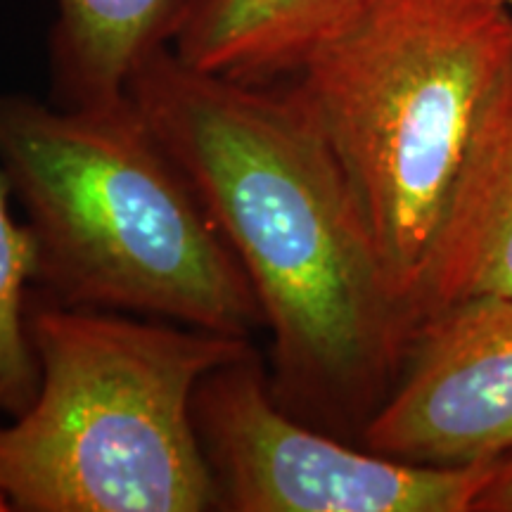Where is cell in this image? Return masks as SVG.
<instances>
[{"label": "cell", "instance_id": "1", "mask_svg": "<svg viewBox=\"0 0 512 512\" xmlns=\"http://www.w3.org/2000/svg\"><path fill=\"white\" fill-rule=\"evenodd\" d=\"M126 91L252 283L275 401L361 444L413 328L325 140L283 83L200 72L169 43L138 62Z\"/></svg>", "mask_w": 512, "mask_h": 512}, {"label": "cell", "instance_id": "2", "mask_svg": "<svg viewBox=\"0 0 512 512\" xmlns=\"http://www.w3.org/2000/svg\"><path fill=\"white\" fill-rule=\"evenodd\" d=\"M0 166L34 235L43 297L230 337L264 330L238 256L131 95H0Z\"/></svg>", "mask_w": 512, "mask_h": 512}, {"label": "cell", "instance_id": "3", "mask_svg": "<svg viewBox=\"0 0 512 512\" xmlns=\"http://www.w3.org/2000/svg\"><path fill=\"white\" fill-rule=\"evenodd\" d=\"M510 69L512 12L501 0H361L278 81L335 157L406 313Z\"/></svg>", "mask_w": 512, "mask_h": 512}, {"label": "cell", "instance_id": "4", "mask_svg": "<svg viewBox=\"0 0 512 512\" xmlns=\"http://www.w3.org/2000/svg\"><path fill=\"white\" fill-rule=\"evenodd\" d=\"M41 382L0 425V491L19 512L219 510L192 401L247 337L29 299Z\"/></svg>", "mask_w": 512, "mask_h": 512}, {"label": "cell", "instance_id": "5", "mask_svg": "<svg viewBox=\"0 0 512 512\" xmlns=\"http://www.w3.org/2000/svg\"><path fill=\"white\" fill-rule=\"evenodd\" d=\"M192 415L219 510L472 512L494 465H413L316 430L275 401L259 351L211 370Z\"/></svg>", "mask_w": 512, "mask_h": 512}, {"label": "cell", "instance_id": "6", "mask_svg": "<svg viewBox=\"0 0 512 512\" xmlns=\"http://www.w3.org/2000/svg\"><path fill=\"white\" fill-rule=\"evenodd\" d=\"M361 446L427 467L512 456V294L467 299L415 325Z\"/></svg>", "mask_w": 512, "mask_h": 512}, {"label": "cell", "instance_id": "7", "mask_svg": "<svg viewBox=\"0 0 512 512\" xmlns=\"http://www.w3.org/2000/svg\"><path fill=\"white\" fill-rule=\"evenodd\" d=\"M491 294H512V69L460 164L411 299V325Z\"/></svg>", "mask_w": 512, "mask_h": 512}, {"label": "cell", "instance_id": "8", "mask_svg": "<svg viewBox=\"0 0 512 512\" xmlns=\"http://www.w3.org/2000/svg\"><path fill=\"white\" fill-rule=\"evenodd\" d=\"M361 0H183L169 46L200 72L278 83Z\"/></svg>", "mask_w": 512, "mask_h": 512}, {"label": "cell", "instance_id": "9", "mask_svg": "<svg viewBox=\"0 0 512 512\" xmlns=\"http://www.w3.org/2000/svg\"><path fill=\"white\" fill-rule=\"evenodd\" d=\"M50 72L57 105H110L147 53L171 43L183 0H55Z\"/></svg>", "mask_w": 512, "mask_h": 512}, {"label": "cell", "instance_id": "10", "mask_svg": "<svg viewBox=\"0 0 512 512\" xmlns=\"http://www.w3.org/2000/svg\"><path fill=\"white\" fill-rule=\"evenodd\" d=\"M12 188L0 166V418L34 401L41 368L29 335V285L36 280V242L10 209Z\"/></svg>", "mask_w": 512, "mask_h": 512}, {"label": "cell", "instance_id": "11", "mask_svg": "<svg viewBox=\"0 0 512 512\" xmlns=\"http://www.w3.org/2000/svg\"><path fill=\"white\" fill-rule=\"evenodd\" d=\"M472 512H512V456H505L489 467Z\"/></svg>", "mask_w": 512, "mask_h": 512}, {"label": "cell", "instance_id": "12", "mask_svg": "<svg viewBox=\"0 0 512 512\" xmlns=\"http://www.w3.org/2000/svg\"><path fill=\"white\" fill-rule=\"evenodd\" d=\"M10 510H12V508H10L8 498H5L3 491H0V512H10Z\"/></svg>", "mask_w": 512, "mask_h": 512}, {"label": "cell", "instance_id": "13", "mask_svg": "<svg viewBox=\"0 0 512 512\" xmlns=\"http://www.w3.org/2000/svg\"><path fill=\"white\" fill-rule=\"evenodd\" d=\"M501 3L505 5V8H508V10L512 12V0H501Z\"/></svg>", "mask_w": 512, "mask_h": 512}]
</instances>
